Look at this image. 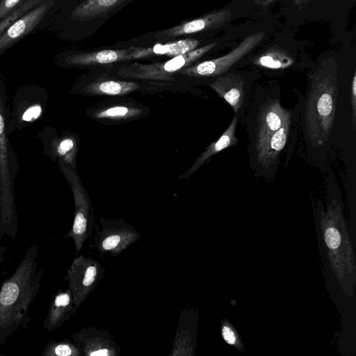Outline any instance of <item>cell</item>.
<instances>
[{
	"mask_svg": "<svg viewBox=\"0 0 356 356\" xmlns=\"http://www.w3.org/2000/svg\"><path fill=\"white\" fill-rule=\"evenodd\" d=\"M322 65L311 76V87L305 112L306 128L311 142L325 144L330 136L335 115L337 65Z\"/></svg>",
	"mask_w": 356,
	"mask_h": 356,
	"instance_id": "obj_1",
	"label": "cell"
},
{
	"mask_svg": "<svg viewBox=\"0 0 356 356\" xmlns=\"http://www.w3.org/2000/svg\"><path fill=\"white\" fill-rule=\"evenodd\" d=\"M39 281L33 246L0 289V329L22 321L37 293Z\"/></svg>",
	"mask_w": 356,
	"mask_h": 356,
	"instance_id": "obj_2",
	"label": "cell"
},
{
	"mask_svg": "<svg viewBox=\"0 0 356 356\" xmlns=\"http://www.w3.org/2000/svg\"><path fill=\"white\" fill-rule=\"evenodd\" d=\"M8 110L4 83L0 76V209L2 222L13 220L14 182L18 170L17 157L8 140Z\"/></svg>",
	"mask_w": 356,
	"mask_h": 356,
	"instance_id": "obj_3",
	"label": "cell"
},
{
	"mask_svg": "<svg viewBox=\"0 0 356 356\" xmlns=\"http://www.w3.org/2000/svg\"><path fill=\"white\" fill-rule=\"evenodd\" d=\"M321 220L325 242L337 273L341 278L351 277L355 270L353 254L337 202H333L327 212L322 213Z\"/></svg>",
	"mask_w": 356,
	"mask_h": 356,
	"instance_id": "obj_4",
	"label": "cell"
},
{
	"mask_svg": "<svg viewBox=\"0 0 356 356\" xmlns=\"http://www.w3.org/2000/svg\"><path fill=\"white\" fill-rule=\"evenodd\" d=\"M58 163L70 186L74 197L75 209L73 224L65 238L73 239L77 256L84 242L92 235L95 225L93 209L88 193L74 169L63 161H58Z\"/></svg>",
	"mask_w": 356,
	"mask_h": 356,
	"instance_id": "obj_5",
	"label": "cell"
},
{
	"mask_svg": "<svg viewBox=\"0 0 356 356\" xmlns=\"http://www.w3.org/2000/svg\"><path fill=\"white\" fill-rule=\"evenodd\" d=\"M216 44L217 42L208 44L184 54L172 57L166 62L149 64L134 63L120 68L118 74L124 78L172 81L174 80L173 74L190 66L211 51Z\"/></svg>",
	"mask_w": 356,
	"mask_h": 356,
	"instance_id": "obj_6",
	"label": "cell"
},
{
	"mask_svg": "<svg viewBox=\"0 0 356 356\" xmlns=\"http://www.w3.org/2000/svg\"><path fill=\"white\" fill-rule=\"evenodd\" d=\"M90 247L101 254L115 257L138 241L141 235L132 225L123 220L101 219L94 227Z\"/></svg>",
	"mask_w": 356,
	"mask_h": 356,
	"instance_id": "obj_7",
	"label": "cell"
},
{
	"mask_svg": "<svg viewBox=\"0 0 356 356\" xmlns=\"http://www.w3.org/2000/svg\"><path fill=\"white\" fill-rule=\"evenodd\" d=\"M105 271V268L98 261L90 257L77 255L73 260L65 280L68 282L76 309L80 307L95 289L103 279Z\"/></svg>",
	"mask_w": 356,
	"mask_h": 356,
	"instance_id": "obj_8",
	"label": "cell"
},
{
	"mask_svg": "<svg viewBox=\"0 0 356 356\" xmlns=\"http://www.w3.org/2000/svg\"><path fill=\"white\" fill-rule=\"evenodd\" d=\"M263 31L252 33L245 38L229 53L222 56L188 66L179 72L189 76H214L227 72L237 61L256 47L264 39Z\"/></svg>",
	"mask_w": 356,
	"mask_h": 356,
	"instance_id": "obj_9",
	"label": "cell"
},
{
	"mask_svg": "<svg viewBox=\"0 0 356 356\" xmlns=\"http://www.w3.org/2000/svg\"><path fill=\"white\" fill-rule=\"evenodd\" d=\"M72 339L84 356H118L121 348L111 332L99 327H85Z\"/></svg>",
	"mask_w": 356,
	"mask_h": 356,
	"instance_id": "obj_10",
	"label": "cell"
},
{
	"mask_svg": "<svg viewBox=\"0 0 356 356\" xmlns=\"http://www.w3.org/2000/svg\"><path fill=\"white\" fill-rule=\"evenodd\" d=\"M52 6L44 0L14 21L0 35V56L30 33L44 18Z\"/></svg>",
	"mask_w": 356,
	"mask_h": 356,
	"instance_id": "obj_11",
	"label": "cell"
},
{
	"mask_svg": "<svg viewBox=\"0 0 356 356\" xmlns=\"http://www.w3.org/2000/svg\"><path fill=\"white\" fill-rule=\"evenodd\" d=\"M231 16L229 8L213 10L200 17L161 30L156 33L154 38L161 40H172L180 35L216 29L228 23Z\"/></svg>",
	"mask_w": 356,
	"mask_h": 356,
	"instance_id": "obj_12",
	"label": "cell"
},
{
	"mask_svg": "<svg viewBox=\"0 0 356 356\" xmlns=\"http://www.w3.org/2000/svg\"><path fill=\"white\" fill-rule=\"evenodd\" d=\"M197 314L191 309L181 311L170 356H193L196 347Z\"/></svg>",
	"mask_w": 356,
	"mask_h": 356,
	"instance_id": "obj_13",
	"label": "cell"
},
{
	"mask_svg": "<svg viewBox=\"0 0 356 356\" xmlns=\"http://www.w3.org/2000/svg\"><path fill=\"white\" fill-rule=\"evenodd\" d=\"M291 122L290 114L278 101L266 105L259 113L256 128V149L275 131Z\"/></svg>",
	"mask_w": 356,
	"mask_h": 356,
	"instance_id": "obj_14",
	"label": "cell"
},
{
	"mask_svg": "<svg viewBox=\"0 0 356 356\" xmlns=\"http://www.w3.org/2000/svg\"><path fill=\"white\" fill-rule=\"evenodd\" d=\"M132 47L123 49H104L97 51L79 53L67 56L64 63L70 66H87L110 64L132 60Z\"/></svg>",
	"mask_w": 356,
	"mask_h": 356,
	"instance_id": "obj_15",
	"label": "cell"
},
{
	"mask_svg": "<svg viewBox=\"0 0 356 356\" xmlns=\"http://www.w3.org/2000/svg\"><path fill=\"white\" fill-rule=\"evenodd\" d=\"M210 87L232 106L235 113L241 108L245 97V83L238 75L230 72L220 76Z\"/></svg>",
	"mask_w": 356,
	"mask_h": 356,
	"instance_id": "obj_16",
	"label": "cell"
},
{
	"mask_svg": "<svg viewBox=\"0 0 356 356\" xmlns=\"http://www.w3.org/2000/svg\"><path fill=\"white\" fill-rule=\"evenodd\" d=\"M199 44L200 42L195 39L186 38L166 44H156L152 47L144 48L132 47L131 57V59L161 55L175 57L195 49Z\"/></svg>",
	"mask_w": 356,
	"mask_h": 356,
	"instance_id": "obj_17",
	"label": "cell"
},
{
	"mask_svg": "<svg viewBox=\"0 0 356 356\" xmlns=\"http://www.w3.org/2000/svg\"><path fill=\"white\" fill-rule=\"evenodd\" d=\"M71 291L58 292L50 306L46 321V327L49 330L61 326L76 312Z\"/></svg>",
	"mask_w": 356,
	"mask_h": 356,
	"instance_id": "obj_18",
	"label": "cell"
},
{
	"mask_svg": "<svg viewBox=\"0 0 356 356\" xmlns=\"http://www.w3.org/2000/svg\"><path fill=\"white\" fill-rule=\"evenodd\" d=\"M130 0H86L77 6L72 13V17L88 20L103 17L118 9Z\"/></svg>",
	"mask_w": 356,
	"mask_h": 356,
	"instance_id": "obj_19",
	"label": "cell"
},
{
	"mask_svg": "<svg viewBox=\"0 0 356 356\" xmlns=\"http://www.w3.org/2000/svg\"><path fill=\"white\" fill-rule=\"evenodd\" d=\"M290 122L273 133L256 149L257 159L263 165L267 167L273 164L284 149L289 133Z\"/></svg>",
	"mask_w": 356,
	"mask_h": 356,
	"instance_id": "obj_20",
	"label": "cell"
},
{
	"mask_svg": "<svg viewBox=\"0 0 356 356\" xmlns=\"http://www.w3.org/2000/svg\"><path fill=\"white\" fill-rule=\"evenodd\" d=\"M236 125L237 119L236 117H234L221 136L216 141L211 143L197 159L194 164L187 172V176H190L191 174L194 173L212 156L238 143V139L235 136Z\"/></svg>",
	"mask_w": 356,
	"mask_h": 356,
	"instance_id": "obj_21",
	"label": "cell"
},
{
	"mask_svg": "<svg viewBox=\"0 0 356 356\" xmlns=\"http://www.w3.org/2000/svg\"><path fill=\"white\" fill-rule=\"evenodd\" d=\"M45 153L72 168L76 166V142L74 137L65 136L52 138L49 142H43Z\"/></svg>",
	"mask_w": 356,
	"mask_h": 356,
	"instance_id": "obj_22",
	"label": "cell"
},
{
	"mask_svg": "<svg viewBox=\"0 0 356 356\" xmlns=\"http://www.w3.org/2000/svg\"><path fill=\"white\" fill-rule=\"evenodd\" d=\"M140 88V85L132 81L104 80L88 84L85 92L97 95H122Z\"/></svg>",
	"mask_w": 356,
	"mask_h": 356,
	"instance_id": "obj_23",
	"label": "cell"
},
{
	"mask_svg": "<svg viewBox=\"0 0 356 356\" xmlns=\"http://www.w3.org/2000/svg\"><path fill=\"white\" fill-rule=\"evenodd\" d=\"M254 63L259 67L269 69H285L294 63L292 56L285 49L273 47L259 55Z\"/></svg>",
	"mask_w": 356,
	"mask_h": 356,
	"instance_id": "obj_24",
	"label": "cell"
},
{
	"mask_svg": "<svg viewBox=\"0 0 356 356\" xmlns=\"http://www.w3.org/2000/svg\"><path fill=\"white\" fill-rule=\"evenodd\" d=\"M142 111L134 107L115 106L96 112L95 117L100 119L120 120L140 115Z\"/></svg>",
	"mask_w": 356,
	"mask_h": 356,
	"instance_id": "obj_25",
	"label": "cell"
},
{
	"mask_svg": "<svg viewBox=\"0 0 356 356\" xmlns=\"http://www.w3.org/2000/svg\"><path fill=\"white\" fill-rule=\"evenodd\" d=\"M43 355L45 356H80L81 353L74 343L63 341L49 344Z\"/></svg>",
	"mask_w": 356,
	"mask_h": 356,
	"instance_id": "obj_26",
	"label": "cell"
},
{
	"mask_svg": "<svg viewBox=\"0 0 356 356\" xmlns=\"http://www.w3.org/2000/svg\"><path fill=\"white\" fill-rule=\"evenodd\" d=\"M44 0H25L8 15L0 20V35L17 18Z\"/></svg>",
	"mask_w": 356,
	"mask_h": 356,
	"instance_id": "obj_27",
	"label": "cell"
},
{
	"mask_svg": "<svg viewBox=\"0 0 356 356\" xmlns=\"http://www.w3.org/2000/svg\"><path fill=\"white\" fill-rule=\"evenodd\" d=\"M25 0H0V20L8 15Z\"/></svg>",
	"mask_w": 356,
	"mask_h": 356,
	"instance_id": "obj_28",
	"label": "cell"
},
{
	"mask_svg": "<svg viewBox=\"0 0 356 356\" xmlns=\"http://www.w3.org/2000/svg\"><path fill=\"white\" fill-rule=\"evenodd\" d=\"M350 104L352 108V120L354 127H355L356 120V74H353L351 86Z\"/></svg>",
	"mask_w": 356,
	"mask_h": 356,
	"instance_id": "obj_29",
	"label": "cell"
},
{
	"mask_svg": "<svg viewBox=\"0 0 356 356\" xmlns=\"http://www.w3.org/2000/svg\"><path fill=\"white\" fill-rule=\"evenodd\" d=\"M222 336L224 340L230 345H234L236 343V336L233 330L227 326L223 325L222 327Z\"/></svg>",
	"mask_w": 356,
	"mask_h": 356,
	"instance_id": "obj_30",
	"label": "cell"
},
{
	"mask_svg": "<svg viewBox=\"0 0 356 356\" xmlns=\"http://www.w3.org/2000/svg\"><path fill=\"white\" fill-rule=\"evenodd\" d=\"M255 4L259 6H267L271 3L274 0H253Z\"/></svg>",
	"mask_w": 356,
	"mask_h": 356,
	"instance_id": "obj_31",
	"label": "cell"
},
{
	"mask_svg": "<svg viewBox=\"0 0 356 356\" xmlns=\"http://www.w3.org/2000/svg\"><path fill=\"white\" fill-rule=\"evenodd\" d=\"M309 0H293V3L297 6H302L306 3H307Z\"/></svg>",
	"mask_w": 356,
	"mask_h": 356,
	"instance_id": "obj_32",
	"label": "cell"
},
{
	"mask_svg": "<svg viewBox=\"0 0 356 356\" xmlns=\"http://www.w3.org/2000/svg\"><path fill=\"white\" fill-rule=\"evenodd\" d=\"M0 194H1V181H0Z\"/></svg>",
	"mask_w": 356,
	"mask_h": 356,
	"instance_id": "obj_33",
	"label": "cell"
}]
</instances>
